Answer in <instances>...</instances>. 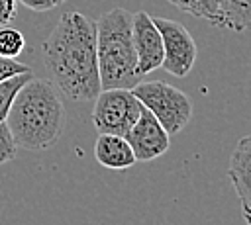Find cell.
I'll use <instances>...</instances> for the list:
<instances>
[{"mask_svg": "<svg viewBox=\"0 0 251 225\" xmlns=\"http://www.w3.org/2000/svg\"><path fill=\"white\" fill-rule=\"evenodd\" d=\"M153 22L163 37V51H165L163 68L173 76L184 78L192 70L198 53L190 31L176 20L153 18Z\"/></svg>", "mask_w": 251, "mask_h": 225, "instance_id": "8992f818", "label": "cell"}, {"mask_svg": "<svg viewBox=\"0 0 251 225\" xmlns=\"http://www.w3.org/2000/svg\"><path fill=\"white\" fill-rule=\"evenodd\" d=\"M18 2L33 12H47L57 6V0H18Z\"/></svg>", "mask_w": 251, "mask_h": 225, "instance_id": "ac0fdd59", "label": "cell"}, {"mask_svg": "<svg viewBox=\"0 0 251 225\" xmlns=\"http://www.w3.org/2000/svg\"><path fill=\"white\" fill-rule=\"evenodd\" d=\"M43 65L63 96L73 102L94 100L102 90L96 22L80 12L63 14L43 43Z\"/></svg>", "mask_w": 251, "mask_h": 225, "instance_id": "6da1fadb", "label": "cell"}, {"mask_svg": "<svg viewBox=\"0 0 251 225\" xmlns=\"http://www.w3.org/2000/svg\"><path fill=\"white\" fill-rule=\"evenodd\" d=\"M27 70H31L27 65L20 63L16 59H4V57H0V80L10 78V76L20 74V72H27Z\"/></svg>", "mask_w": 251, "mask_h": 225, "instance_id": "2e32d148", "label": "cell"}, {"mask_svg": "<svg viewBox=\"0 0 251 225\" xmlns=\"http://www.w3.org/2000/svg\"><path fill=\"white\" fill-rule=\"evenodd\" d=\"M25 49V37L20 29L10 25H0V57L18 59Z\"/></svg>", "mask_w": 251, "mask_h": 225, "instance_id": "5bb4252c", "label": "cell"}, {"mask_svg": "<svg viewBox=\"0 0 251 225\" xmlns=\"http://www.w3.org/2000/svg\"><path fill=\"white\" fill-rule=\"evenodd\" d=\"M65 121L67 113L57 86L33 76L20 88L6 117L16 145L27 151L53 147L65 129Z\"/></svg>", "mask_w": 251, "mask_h": 225, "instance_id": "7a4b0ae2", "label": "cell"}, {"mask_svg": "<svg viewBox=\"0 0 251 225\" xmlns=\"http://www.w3.org/2000/svg\"><path fill=\"white\" fill-rule=\"evenodd\" d=\"M133 45L137 53V74L145 76L163 67V37L147 12L133 14Z\"/></svg>", "mask_w": 251, "mask_h": 225, "instance_id": "ba28073f", "label": "cell"}, {"mask_svg": "<svg viewBox=\"0 0 251 225\" xmlns=\"http://www.w3.org/2000/svg\"><path fill=\"white\" fill-rule=\"evenodd\" d=\"M218 27L231 31L251 29V0H220Z\"/></svg>", "mask_w": 251, "mask_h": 225, "instance_id": "8fae6325", "label": "cell"}, {"mask_svg": "<svg viewBox=\"0 0 251 225\" xmlns=\"http://www.w3.org/2000/svg\"><path fill=\"white\" fill-rule=\"evenodd\" d=\"M96 55L102 90L133 88L139 82L133 14L124 8H114L96 20Z\"/></svg>", "mask_w": 251, "mask_h": 225, "instance_id": "3957f363", "label": "cell"}, {"mask_svg": "<svg viewBox=\"0 0 251 225\" xmlns=\"http://www.w3.org/2000/svg\"><path fill=\"white\" fill-rule=\"evenodd\" d=\"M63 2H65V0H57V4H63Z\"/></svg>", "mask_w": 251, "mask_h": 225, "instance_id": "d6986e66", "label": "cell"}, {"mask_svg": "<svg viewBox=\"0 0 251 225\" xmlns=\"http://www.w3.org/2000/svg\"><path fill=\"white\" fill-rule=\"evenodd\" d=\"M143 112L131 88H104L94 98L92 123L98 133H114L126 137Z\"/></svg>", "mask_w": 251, "mask_h": 225, "instance_id": "5b68a950", "label": "cell"}, {"mask_svg": "<svg viewBox=\"0 0 251 225\" xmlns=\"http://www.w3.org/2000/svg\"><path fill=\"white\" fill-rule=\"evenodd\" d=\"M227 178L239 200V207L247 225H251V135L241 137L229 157Z\"/></svg>", "mask_w": 251, "mask_h": 225, "instance_id": "9c48e42d", "label": "cell"}, {"mask_svg": "<svg viewBox=\"0 0 251 225\" xmlns=\"http://www.w3.org/2000/svg\"><path fill=\"white\" fill-rule=\"evenodd\" d=\"M131 90L143 108L149 110L169 131V135L180 133L192 117V100L182 90L163 80L137 82Z\"/></svg>", "mask_w": 251, "mask_h": 225, "instance_id": "277c9868", "label": "cell"}, {"mask_svg": "<svg viewBox=\"0 0 251 225\" xmlns=\"http://www.w3.org/2000/svg\"><path fill=\"white\" fill-rule=\"evenodd\" d=\"M94 158L108 170H127L137 162L127 139L114 133H98L94 143Z\"/></svg>", "mask_w": 251, "mask_h": 225, "instance_id": "30bf717a", "label": "cell"}, {"mask_svg": "<svg viewBox=\"0 0 251 225\" xmlns=\"http://www.w3.org/2000/svg\"><path fill=\"white\" fill-rule=\"evenodd\" d=\"M178 10L192 14L194 18L206 20L218 27L220 23V0H167Z\"/></svg>", "mask_w": 251, "mask_h": 225, "instance_id": "7c38bea8", "label": "cell"}, {"mask_svg": "<svg viewBox=\"0 0 251 225\" xmlns=\"http://www.w3.org/2000/svg\"><path fill=\"white\" fill-rule=\"evenodd\" d=\"M18 14V0H0V25H8Z\"/></svg>", "mask_w": 251, "mask_h": 225, "instance_id": "e0dca14e", "label": "cell"}, {"mask_svg": "<svg viewBox=\"0 0 251 225\" xmlns=\"http://www.w3.org/2000/svg\"><path fill=\"white\" fill-rule=\"evenodd\" d=\"M31 70L27 72H20V74H14L10 78H4L0 80V121H6L8 117V112L12 108V102L16 98V94L20 92V88L31 78Z\"/></svg>", "mask_w": 251, "mask_h": 225, "instance_id": "4fadbf2b", "label": "cell"}, {"mask_svg": "<svg viewBox=\"0 0 251 225\" xmlns=\"http://www.w3.org/2000/svg\"><path fill=\"white\" fill-rule=\"evenodd\" d=\"M18 145L6 125V121H0V164H6L16 158Z\"/></svg>", "mask_w": 251, "mask_h": 225, "instance_id": "9a60e30c", "label": "cell"}, {"mask_svg": "<svg viewBox=\"0 0 251 225\" xmlns=\"http://www.w3.org/2000/svg\"><path fill=\"white\" fill-rule=\"evenodd\" d=\"M126 139H127L129 147L133 149L135 158L141 162L159 158L161 155H165L169 151V145H171L169 131L145 108H143L141 115L137 117V121L131 125V129L126 133Z\"/></svg>", "mask_w": 251, "mask_h": 225, "instance_id": "52a82bcc", "label": "cell"}]
</instances>
